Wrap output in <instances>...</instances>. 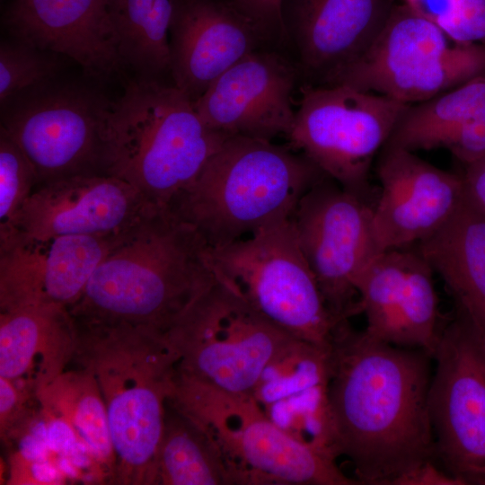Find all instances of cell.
<instances>
[{
    "mask_svg": "<svg viewBox=\"0 0 485 485\" xmlns=\"http://www.w3.org/2000/svg\"><path fill=\"white\" fill-rule=\"evenodd\" d=\"M117 234L42 239L14 229L0 234V310H69L83 295Z\"/></svg>",
    "mask_w": 485,
    "mask_h": 485,
    "instance_id": "obj_14",
    "label": "cell"
},
{
    "mask_svg": "<svg viewBox=\"0 0 485 485\" xmlns=\"http://www.w3.org/2000/svg\"><path fill=\"white\" fill-rule=\"evenodd\" d=\"M35 170L19 146L0 128V233L8 231L37 186Z\"/></svg>",
    "mask_w": 485,
    "mask_h": 485,
    "instance_id": "obj_30",
    "label": "cell"
},
{
    "mask_svg": "<svg viewBox=\"0 0 485 485\" xmlns=\"http://www.w3.org/2000/svg\"><path fill=\"white\" fill-rule=\"evenodd\" d=\"M59 70L57 54L23 41H3L0 46V102L53 81Z\"/></svg>",
    "mask_w": 485,
    "mask_h": 485,
    "instance_id": "obj_29",
    "label": "cell"
},
{
    "mask_svg": "<svg viewBox=\"0 0 485 485\" xmlns=\"http://www.w3.org/2000/svg\"><path fill=\"white\" fill-rule=\"evenodd\" d=\"M485 119V75L410 104L384 146L412 152L441 147L461 128Z\"/></svg>",
    "mask_w": 485,
    "mask_h": 485,
    "instance_id": "obj_27",
    "label": "cell"
},
{
    "mask_svg": "<svg viewBox=\"0 0 485 485\" xmlns=\"http://www.w3.org/2000/svg\"><path fill=\"white\" fill-rule=\"evenodd\" d=\"M329 384L330 347L290 338L266 365L251 394L287 434L336 460Z\"/></svg>",
    "mask_w": 485,
    "mask_h": 485,
    "instance_id": "obj_18",
    "label": "cell"
},
{
    "mask_svg": "<svg viewBox=\"0 0 485 485\" xmlns=\"http://www.w3.org/2000/svg\"><path fill=\"white\" fill-rule=\"evenodd\" d=\"M372 206L324 176L304 193L291 216L301 251L338 323L358 313L357 280L381 253Z\"/></svg>",
    "mask_w": 485,
    "mask_h": 485,
    "instance_id": "obj_12",
    "label": "cell"
},
{
    "mask_svg": "<svg viewBox=\"0 0 485 485\" xmlns=\"http://www.w3.org/2000/svg\"><path fill=\"white\" fill-rule=\"evenodd\" d=\"M376 172L381 187L372 223L381 252L418 244L445 225L464 199L462 175L401 147L384 146Z\"/></svg>",
    "mask_w": 485,
    "mask_h": 485,
    "instance_id": "obj_16",
    "label": "cell"
},
{
    "mask_svg": "<svg viewBox=\"0 0 485 485\" xmlns=\"http://www.w3.org/2000/svg\"><path fill=\"white\" fill-rule=\"evenodd\" d=\"M471 483L485 485V466L473 476Z\"/></svg>",
    "mask_w": 485,
    "mask_h": 485,
    "instance_id": "obj_38",
    "label": "cell"
},
{
    "mask_svg": "<svg viewBox=\"0 0 485 485\" xmlns=\"http://www.w3.org/2000/svg\"><path fill=\"white\" fill-rule=\"evenodd\" d=\"M13 39L75 61L106 79L123 66L109 16V0H14L4 15Z\"/></svg>",
    "mask_w": 485,
    "mask_h": 485,
    "instance_id": "obj_22",
    "label": "cell"
},
{
    "mask_svg": "<svg viewBox=\"0 0 485 485\" xmlns=\"http://www.w3.org/2000/svg\"><path fill=\"white\" fill-rule=\"evenodd\" d=\"M74 320V360L93 373L106 407L116 455L113 483L154 485L179 354L166 333L125 323Z\"/></svg>",
    "mask_w": 485,
    "mask_h": 485,
    "instance_id": "obj_3",
    "label": "cell"
},
{
    "mask_svg": "<svg viewBox=\"0 0 485 485\" xmlns=\"http://www.w3.org/2000/svg\"><path fill=\"white\" fill-rule=\"evenodd\" d=\"M152 207L119 177L76 176L36 187L9 230L42 239L114 235Z\"/></svg>",
    "mask_w": 485,
    "mask_h": 485,
    "instance_id": "obj_19",
    "label": "cell"
},
{
    "mask_svg": "<svg viewBox=\"0 0 485 485\" xmlns=\"http://www.w3.org/2000/svg\"><path fill=\"white\" fill-rule=\"evenodd\" d=\"M297 75L282 56L254 50L217 77L193 105L213 130L272 141L292 128Z\"/></svg>",
    "mask_w": 485,
    "mask_h": 485,
    "instance_id": "obj_17",
    "label": "cell"
},
{
    "mask_svg": "<svg viewBox=\"0 0 485 485\" xmlns=\"http://www.w3.org/2000/svg\"><path fill=\"white\" fill-rule=\"evenodd\" d=\"M457 476L436 467L433 460L426 461L394 478L390 485H465Z\"/></svg>",
    "mask_w": 485,
    "mask_h": 485,
    "instance_id": "obj_35",
    "label": "cell"
},
{
    "mask_svg": "<svg viewBox=\"0 0 485 485\" xmlns=\"http://www.w3.org/2000/svg\"><path fill=\"white\" fill-rule=\"evenodd\" d=\"M394 5L393 0H281L284 37L313 85H327L367 50Z\"/></svg>",
    "mask_w": 485,
    "mask_h": 485,
    "instance_id": "obj_20",
    "label": "cell"
},
{
    "mask_svg": "<svg viewBox=\"0 0 485 485\" xmlns=\"http://www.w3.org/2000/svg\"><path fill=\"white\" fill-rule=\"evenodd\" d=\"M43 410L67 423L113 483L116 455L99 384L91 371L65 370L36 392Z\"/></svg>",
    "mask_w": 485,
    "mask_h": 485,
    "instance_id": "obj_25",
    "label": "cell"
},
{
    "mask_svg": "<svg viewBox=\"0 0 485 485\" xmlns=\"http://www.w3.org/2000/svg\"><path fill=\"white\" fill-rule=\"evenodd\" d=\"M111 175L169 208L229 137L209 128L190 97L155 77L131 81L109 115Z\"/></svg>",
    "mask_w": 485,
    "mask_h": 485,
    "instance_id": "obj_5",
    "label": "cell"
},
{
    "mask_svg": "<svg viewBox=\"0 0 485 485\" xmlns=\"http://www.w3.org/2000/svg\"><path fill=\"white\" fill-rule=\"evenodd\" d=\"M418 250L452 295L457 315L485 339V215L465 198Z\"/></svg>",
    "mask_w": 485,
    "mask_h": 485,
    "instance_id": "obj_24",
    "label": "cell"
},
{
    "mask_svg": "<svg viewBox=\"0 0 485 485\" xmlns=\"http://www.w3.org/2000/svg\"><path fill=\"white\" fill-rule=\"evenodd\" d=\"M437 26L457 44H485V0H453Z\"/></svg>",
    "mask_w": 485,
    "mask_h": 485,
    "instance_id": "obj_32",
    "label": "cell"
},
{
    "mask_svg": "<svg viewBox=\"0 0 485 485\" xmlns=\"http://www.w3.org/2000/svg\"><path fill=\"white\" fill-rule=\"evenodd\" d=\"M36 393L0 376V436L7 445L14 441L35 418Z\"/></svg>",
    "mask_w": 485,
    "mask_h": 485,
    "instance_id": "obj_31",
    "label": "cell"
},
{
    "mask_svg": "<svg viewBox=\"0 0 485 485\" xmlns=\"http://www.w3.org/2000/svg\"><path fill=\"white\" fill-rule=\"evenodd\" d=\"M408 105L346 85L304 84L288 146L342 188L371 201L373 159Z\"/></svg>",
    "mask_w": 485,
    "mask_h": 485,
    "instance_id": "obj_11",
    "label": "cell"
},
{
    "mask_svg": "<svg viewBox=\"0 0 485 485\" xmlns=\"http://www.w3.org/2000/svg\"><path fill=\"white\" fill-rule=\"evenodd\" d=\"M431 356L340 322L330 346V402L339 456L359 484L390 485L436 457Z\"/></svg>",
    "mask_w": 485,
    "mask_h": 485,
    "instance_id": "obj_1",
    "label": "cell"
},
{
    "mask_svg": "<svg viewBox=\"0 0 485 485\" xmlns=\"http://www.w3.org/2000/svg\"><path fill=\"white\" fill-rule=\"evenodd\" d=\"M169 401L216 441L232 485H355L335 459L294 439L251 394L220 390L178 370Z\"/></svg>",
    "mask_w": 485,
    "mask_h": 485,
    "instance_id": "obj_6",
    "label": "cell"
},
{
    "mask_svg": "<svg viewBox=\"0 0 485 485\" xmlns=\"http://www.w3.org/2000/svg\"><path fill=\"white\" fill-rule=\"evenodd\" d=\"M166 335L179 354V371L220 390L248 394L269 361L293 338L219 275Z\"/></svg>",
    "mask_w": 485,
    "mask_h": 485,
    "instance_id": "obj_10",
    "label": "cell"
},
{
    "mask_svg": "<svg viewBox=\"0 0 485 485\" xmlns=\"http://www.w3.org/2000/svg\"><path fill=\"white\" fill-rule=\"evenodd\" d=\"M281 0H233L235 6L261 30L284 37L280 13Z\"/></svg>",
    "mask_w": 485,
    "mask_h": 485,
    "instance_id": "obj_34",
    "label": "cell"
},
{
    "mask_svg": "<svg viewBox=\"0 0 485 485\" xmlns=\"http://www.w3.org/2000/svg\"><path fill=\"white\" fill-rule=\"evenodd\" d=\"M324 176L289 146L231 136L169 210L193 225L209 249L220 248L291 217L300 198Z\"/></svg>",
    "mask_w": 485,
    "mask_h": 485,
    "instance_id": "obj_4",
    "label": "cell"
},
{
    "mask_svg": "<svg viewBox=\"0 0 485 485\" xmlns=\"http://www.w3.org/2000/svg\"><path fill=\"white\" fill-rule=\"evenodd\" d=\"M154 484L232 485L216 441L199 423L169 401L155 457Z\"/></svg>",
    "mask_w": 485,
    "mask_h": 485,
    "instance_id": "obj_26",
    "label": "cell"
},
{
    "mask_svg": "<svg viewBox=\"0 0 485 485\" xmlns=\"http://www.w3.org/2000/svg\"><path fill=\"white\" fill-rule=\"evenodd\" d=\"M263 32L232 3L177 0L169 33L174 85L192 101L242 57Z\"/></svg>",
    "mask_w": 485,
    "mask_h": 485,
    "instance_id": "obj_21",
    "label": "cell"
},
{
    "mask_svg": "<svg viewBox=\"0 0 485 485\" xmlns=\"http://www.w3.org/2000/svg\"><path fill=\"white\" fill-rule=\"evenodd\" d=\"M211 263L260 315L293 338L329 348L339 324L298 243L291 217L209 249Z\"/></svg>",
    "mask_w": 485,
    "mask_h": 485,
    "instance_id": "obj_7",
    "label": "cell"
},
{
    "mask_svg": "<svg viewBox=\"0 0 485 485\" xmlns=\"http://www.w3.org/2000/svg\"><path fill=\"white\" fill-rule=\"evenodd\" d=\"M433 273L418 248L379 253L356 284L357 311L366 318L365 331L381 341L420 349L433 357L442 331Z\"/></svg>",
    "mask_w": 485,
    "mask_h": 485,
    "instance_id": "obj_15",
    "label": "cell"
},
{
    "mask_svg": "<svg viewBox=\"0 0 485 485\" xmlns=\"http://www.w3.org/2000/svg\"><path fill=\"white\" fill-rule=\"evenodd\" d=\"M453 0H403L412 13L436 25L449 13Z\"/></svg>",
    "mask_w": 485,
    "mask_h": 485,
    "instance_id": "obj_37",
    "label": "cell"
},
{
    "mask_svg": "<svg viewBox=\"0 0 485 485\" xmlns=\"http://www.w3.org/2000/svg\"><path fill=\"white\" fill-rule=\"evenodd\" d=\"M77 331L68 309L0 310V376L33 392L75 358Z\"/></svg>",
    "mask_w": 485,
    "mask_h": 485,
    "instance_id": "obj_23",
    "label": "cell"
},
{
    "mask_svg": "<svg viewBox=\"0 0 485 485\" xmlns=\"http://www.w3.org/2000/svg\"><path fill=\"white\" fill-rule=\"evenodd\" d=\"M482 75L485 44H457L401 4L367 50L324 86L346 85L414 104Z\"/></svg>",
    "mask_w": 485,
    "mask_h": 485,
    "instance_id": "obj_9",
    "label": "cell"
},
{
    "mask_svg": "<svg viewBox=\"0 0 485 485\" xmlns=\"http://www.w3.org/2000/svg\"><path fill=\"white\" fill-rule=\"evenodd\" d=\"M462 176L466 200L485 215V157L466 165Z\"/></svg>",
    "mask_w": 485,
    "mask_h": 485,
    "instance_id": "obj_36",
    "label": "cell"
},
{
    "mask_svg": "<svg viewBox=\"0 0 485 485\" xmlns=\"http://www.w3.org/2000/svg\"><path fill=\"white\" fill-rule=\"evenodd\" d=\"M432 358L436 457L447 472L470 484L485 466V339L457 315L442 329Z\"/></svg>",
    "mask_w": 485,
    "mask_h": 485,
    "instance_id": "obj_13",
    "label": "cell"
},
{
    "mask_svg": "<svg viewBox=\"0 0 485 485\" xmlns=\"http://www.w3.org/2000/svg\"><path fill=\"white\" fill-rule=\"evenodd\" d=\"M216 279L195 227L152 207L116 235L69 312L166 333Z\"/></svg>",
    "mask_w": 485,
    "mask_h": 485,
    "instance_id": "obj_2",
    "label": "cell"
},
{
    "mask_svg": "<svg viewBox=\"0 0 485 485\" xmlns=\"http://www.w3.org/2000/svg\"><path fill=\"white\" fill-rule=\"evenodd\" d=\"M64 478L57 463L48 458H30L18 451L10 457L8 484H56Z\"/></svg>",
    "mask_w": 485,
    "mask_h": 485,
    "instance_id": "obj_33",
    "label": "cell"
},
{
    "mask_svg": "<svg viewBox=\"0 0 485 485\" xmlns=\"http://www.w3.org/2000/svg\"><path fill=\"white\" fill-rule=\"evenodd\" d=\"M177 0H109V16L123 66L140 76L169 70V33Z\"/></svg>",
    "mask_w": 485,
    "mask_h": 485,
    "instance_id": "obj_28",
    "label": "cell"
},
{
    "mask_svg": "<svg viewBox=\"0 0 485 485\" xmlns=\"http://www.w3.org/2000/svg\"><path fill=\"white\" fill-rule=\"evenodd\" d=\"M111 104L94 90L50 81L3 104L0 128L31 163L36 187L76 176L111 175Z\"/></svg>",
    "mask_w": 485,
    "mask_h": 485,
    "instance_id": "obj_8",
    "label": "cell"
}]
</instances>
